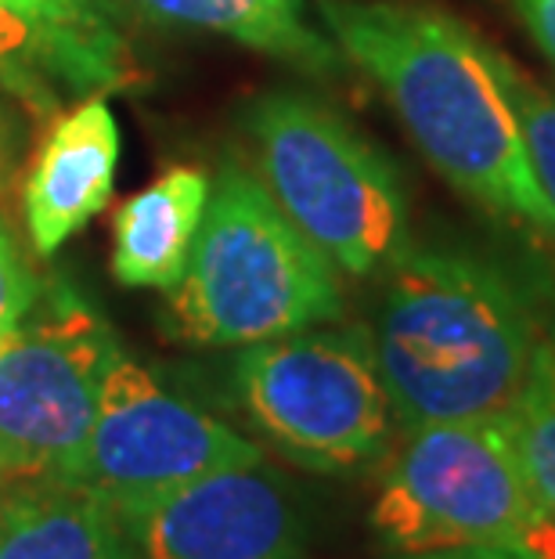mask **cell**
I'll return each instance as SVG.
<instances>
[{
    "mask_svg": "<svg viewBox=\"0 0 555 559\" xmlns=\"http://www.w3.org/2000/svg\"><path fill=\"white\" fill-rule=\"evenodd\" d=\"M162 26L250 47L303 76H339L347 58L317 19L314 0H130Z\"/></svg>",
    "mask_w": 555,
    "mask_h": 559,
    "instance_id": "12",
    "label": "cell"
},
{
    "mask_svg": "<svg viewBox=\"0 0 555 559\" xmlns=\"http://www.w3.org/2000/svg\"><path fill=\"white\" fill-rule=\"evenodd\" d=\"M234 397L253 430L306 473L350 477L394 448L397 415L361 325H311L242 347Z\"/></svg>",
    "mask_w": 555,
    "mask_h": 559,
    "instance_id": "6",
    "label": "cell"
},
{
    "mask_svg": "<svg viewBox=\"0 0 555 559\" xmlns=\"http://www.w3.org/2000/svg\"><path fill=\"white\" fill-rule=\"evenodd\" d=\"M112 513L134 559H306L300 498L267 462L217 469Z\"/></svg>",
    "mask_w": 555,
    "mask_h": 559,
    "instance_id": "9",
    "label": "cell"
},
{
    "mask_svg": "<svg viewBox=\"0 0 555 559\" xmlns=\"http://www.w3.org/2000/svg\"><path fill=\"white\" fill-rule=\"evenodd\" d=\"M397 559H523V556L491 552V549H469V552H430V556H397Z\"/></svg>",
    "mask_w": 555,
    "mask_h": 559,
    "instance_id": "21",
    "label": "cell"
},
{
    "mask_svg": "<svg viewBox=\"0 0 555 559\" xmlns=\"http://www.w3.org/2000/svg\"><path fill=\"white\" fill-rule=\"evenodd\" d=\"M342 314V275L239 156L220 163L167 329L192 347H253Z\"/></svg>",
    "mask_w": 555,
    "mask_h": 559,
    "instance_id": "3",
    "label": "cell"
},
{
    "mask_svg": "<svg viewBox=\"0 0 555 559\" xmlns=\"http://www.w3.org/2000/svg\"><path fill=\"white\" fill-rule=\"evenodd\" d=\"M44 278L33 271V264L22 257L15 235L0 217V340L22 325V318L40 300Z\"/></svg>",
    "mask_w": 555,
    "mask_h": 559,
    "instance_id": "18",
    "label": "cell"
},
{
    "mask_svg": "<svg viewBox=\"0 0 555 559\" xmlns=\"http://www.w3.org/2000/svg\"><path fill=\"white\" fill-rule=\"evenodd\" d=\"M253 174L342 278H383L411 246V202L397 166L358 127L300 91L245 105Z\"/></svg>",
    "mask_w": 555,
    "mask_h": 559,
    "instance_id": "4",
    "label": "cell"
},
{
    "mask_svg": "<svg viewBox=\"0 0 555 559\" xmlns=\"http://www.w3.org/2000/svg\"><path fill=\"white\" fill-rule=\"evenodd\" d=\"M487 58H491L494 76L502 83L505 98H509L516 112L534 181L541 188V195L548 199V206L555 210V94L541 87L534 76H527L509 55L498 51V47L487 44Z\"/></svg>",
    "mask_w": 555,
    "mask_h": 559,
    "instance_id": "17",
    "label": "cell"
},
{
    "mask_svg": "<svg viewBox=\"0 0 555 559\" xmlns=\"http://www.w3.org/2000/svg\"><path fill=\"white\" fill-rule=\"evenodd\" d=\"M19 152H22L19 120L8 112V98L0 94V202L8 199L11 177H15V170H19Z\"/></svg>",
    "mask_w": 555,
    "mask_h": 559,
    "instance_id": "20",
    "label": "cell"
},
{
    "mask_svg": "<svg viewBox=\"0 0 555 559\" xmlns=\"http://www.w3.org/2000/svg\"><path fill=\"white\" fill-rule=\"evenodd\" d=\"M250 462H264L256 440L173 394L120 350L105 372L98 412L69 484H80L116 509Z\"/></svg>",
    "mask_w": 555,
    "mask_h": 559,
    "instance_id": "8",
    "label": "cell"
},
{
    "mask_svg": "<svg viewBox=\"0 0 555 559\" xmlns=\"http://www.w3.org/2000/svg\"><path fill=\"white\" fill-rule=\"evenodd\" d=\"M214 177L198 166H173L130 195L112 228V275L126 289L170 293L184 278L188 257L206 217Z\"/></svg>",
    "mask_w": 555,
    "mask_h": 559,
    "instance_id": "11",
    "label": "cell"
},
{
    "mask_svg": "<svg viewBox=\"0 0 555 559\" xmlns=\"http://www.w3.org/2000/svg\"><path fill=\"white\" fill-rule=\"evenodd\" d=\"M339 55L369 76L436 174L487 217L555 242V210L527 163L487 40L411 0H314Z\"/></svg>",
    "mask_w": 555,
    "mask_h": 559,
    "instance_id": "1",
    "label": "cell"
},
{
    "mask_svg": "<svg viewBox=\"0 0 555 559\" xmlns=\"http://www.w3.org/2000/svg\"><path fill=\"white\" fill-rule=\"evenodd\" d=\"M519 19L530 33V40L538 44V51L548 58L555 69V0H512Z\"/></svg>",
    "mask_w": 555,
    "mask_h": 559,
    "instance_id": "19",
    "label": "cell"
},
{
    "mask_svg": "<svg viewBox=\"0 0 555 559\" xmlns=\"http://www.w3.org/2000/svg\"><path fill=\"white\" fill-rule=\"evenodd\" d=\"M505 426L516 440V451L538 498L555 513V365L548 340L541 343L534 376Z\"/></svg>",
    "mask_w": 555,
    "mask_h": 559,
    "instance_id": "16",
    "label": "cell"
},
{
    "mask_svg": "<svg viewBox=\"0 0 555 559\" xmlns=\"http://www.w3.org/2000/svg\"><path fill=\"white\" fill-rule=\"evenodd\" d=\"M386 459L369 509L386 552L491 549L530 559L555 534V513L530 484L505 419L415 426Z\"/></svg>",
    "mask_w": 555,
    "mask_h": 559,
    "instance_id": "5",
    "label": "cell"
},
{
    "mask_svg": "<svg viewBox=\"0 0 555 559\" xmlns=\"http://www.w3.org/2000/svg\"><path fill=\"white\" fill-rule=\"evenodd\" d=\"M0 94L19 105L29 120H55L69 98L101 94L87 66L62 51L51 37L22 19L15 8L0 4Z\"/></svg>",
    "mask_w": 555,
    "mask_h": 559,
    "instance_id": "14",
    "label": "cell"
},
{
    "mask_svg": "<svg viewBox=\"0 0 555 559\" xmlns=\"http://www.w3.org/2000/svg\"><path fill=\"white\" fill-rule=\"evenodd\" d=\"M29 19L80 66H87L101 94L126 91L137 83V62L130 51L120 0H0Z\"/></svg>",
    "mask_w": 555,
    "mask_h": 559,
    "instance_id": "15",
    "label": "cell"
},
{
    "mask_svg": "<svg viewBox=\"0 0 555 559\" xmlns=\"http://www.w3.org/2000/svg\"><path fill=\"white\" fill-rule=\"evenodd\" d=\"M120 120L105 94H87L47 127L22 185V221L37 257H55L105 210L120 166Z\"/></svg>",
    "mask_w": 555,
    "mask_h": 559,
    "instance_id": "10",
    "label": "cell"
},
{
    "mask_svg": "<svg viewBox=\"0 0 555 559\" xmlns=\"http://www.w3.org/2000/svg\"><path fill=\"white\" fill-rule=\"evenodd\" d=\"M120 358L109 321L69 282L0 340V469L11 480H69L84 455L101 383Z\"/></svg>",
    "mask_w": 555,
    "mask_h": 559,
    "instance_id": "7",
    "label": "cell"
},
{
    "mask_svg": "<svg viewBox=\"0 0 555 559\" xmlns=\"http://www.w3.org/2000/svg\"><path fill=\"white\" fill-rule=\"evenodd\" d=\"M534 559H555V538H552L548 545H541V552H538Z\"/></svg>",
    "mask_w": 555,
    "mask_h": 559,
    "instance_id": "22",
    "label": "cell"
},
{
    "mask_svg": "<svg viewBox=\"0 0 555 559\" xmlns=\"http://www.w3.org/2000/svg\"><path fill=\"white\" fill-rule=\"evenodd\" d=\"M8 484H11V477L4 469H0V502H4V495H8Z\"/></svg>",
    "mask_w": 555,
    "mask_h": 559,
    "instance_id": "23",
    "label": "cell"
},
{
    "mask_svg": "<svg viewBox=\"0 0 555 559\" xmlns=\"http://www.w3.org/2000/svg\"><path fill=\"white\" fill-rule=\"evenodd\" d=\"M0 559H134L120 520L69 480H11L0 502Z\"/></svg>",
    "mask_w": 555,
    "mask_h": 559,
    "instance_id": "13",
    "label": "cell"
},
{
    "mask_svg": "<svg viewBox=\"0 0 555 559\" xmlns=\"http://www.w3.org/2000/svg\"><path fill=\"white\" fill-rule=\"evenodd\" d=\"M541 343L519 285L476 253L411 246L383 275L372 347L400 430L509 419Z\"/></svg>",
    "mask_w": 555,
    "mask_h": 559,
    "instance_id": "2",
    "label": "cell"
}]
</instances>
